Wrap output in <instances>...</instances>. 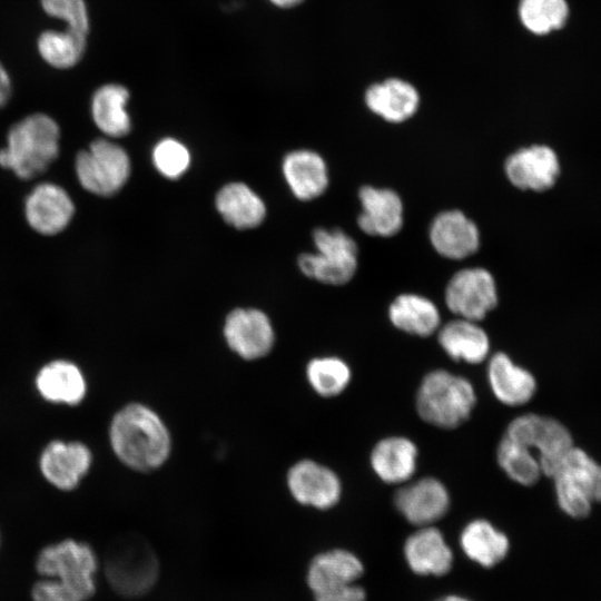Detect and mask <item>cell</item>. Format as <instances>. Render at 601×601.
Wrapping results in <instances>:
<instances>
[{
	"label": "cell",
	"mask_w": 601,
	"mask_h": 601,
	"mask_svg": "<svg viewBox=\"0 0 601 601\" xmlns=\"http://www.w3.org/2000/svg\"><path fill=\"white\" fill-rule=\"evenodd\" d=\"M107 440L112 455L126 469L152 473L169 461L173 435L164 417L150 405L130 401L110 416Z\"/></svg>",
	"instance_id": "1"
},
{
	"label": "cell",
	"mask_w": 601,
	"mask_h": 601,
	"mask_svg": "<svg viewBox=\"0 0 601 601\" xmlns=\"http://www.w3.org/2000/svg\"><path fill=\"white\" fill-rule=\"evenodd\" d=\"M97 555L87 542L67 538L43 546L36 570L43 578L31 590L33 601H88L96 591Z\"/></svg>",
	"instance_id": "2"
},
{
	"label": "cell",
	"mask_w": 601,
	"mask_h": 601,
	"mask_svg": "<svg viewBox=\"0 0 601 601\" xmlns=\"http://www.w3.org/2000/svg\"><path fill=\"white\" fill-rule=\"evenodd\" d=\"M60 129L48 115L33 114L16 122L0 149V166L29 180L42 173L59 155Z\"/></svg>",
	"instance_id": "3"
},
{
	"label": "cell",
	"mask_w": 601,
	"mask_h": 601,
	"mask_svg": "<svg viewBox=\"0 0 601 601\" xmlns=\"http://www.w3.org/2000/svg\"><path fill=\"white\" fill-rule=\"evenodd\" d=\"M476 403L473 385L445 370L427 373L416 393V411L426 423L440 428H456L472 414Z\"/></svg>",
	"instance_id": "4"
},
{
	"label": "cell",
	"mask_w": 601,
	"mask_h": 601,
	"mask_svg": "<svg viewBox=\"0 0 601 601\" xmlns=\"http://www.w3.org/2000/svg\"><path fill=\"white\" fill-rule=\"evenodd\" d=\"M105 572L115 591L124 597H139L149 591L159 573L158 559L141 536L127 535L109 550Z\"/></svg>",
	"instance_id": "5"
},
{
	"label": "cell",
	"mask_w": 601,
	"mask_h": 601,
	"mask_svg": "<svg viewBox=\"0 0 601 601\" xmlns=\"http://www.w3.org/2000/svg\"><path fill=\"white\" fill-rule=\"evenodd\" d=\"M552 479L559 506L571 518L588 516L601 502V465L579 447L568 452Z\"/></svg>",
	"instance_id": "6"
},
{
	"label": "cell",
	"mask_w": 601,
	"mask_h": 601,
	"mask_svg": "<svg viewBox=\"0 0 601 601\" xmlns=\"http://www.w3.org/2000/svg\"><path fill=\"white\" fill-rule=\"evenodd\" d=\"M363 572L364 566L355 554L334 549L311 561L307 583L315 601H365L364 589L355 583Z\"/></svg>",
	"instance_id": "7"
},
{
	"label": "cell",
	"mask_w": 601,
	"mask_h": 601,
	"mask_svg": "<svg viewBox=\"0 0 601 601\" xmlns=\"http://www.w3.org/2000/svg\"><path fill=\"white\" fill-rule=\"evenodd\" d=\"M95 464L91 446L80 439L52 437L40 449L37 470L53 490L71 493L87 480Z\"/></svg>",
	"instance_id": "8"
},
{
	"label": "cell",
	"mask_w": 601,
	"mask_h": 601,
	"mask_svg": "<svg viewBox=\"0 0 601 601\" xmlns=\"http://www.w3.org/2000/svg\"><path fill=\"white\" fill-rule=\"evenodd\" d=\"M316 253L298 257V267L309 278L328 285H344L357 269V245L341 229L316 228L313 231Z\"/></svg>",
	"instance_id": "9"
},
{
	"label": "cell",
	"mask_w": 601,
	"mask_h": 601,
	"mask_svg": "<svg viewBox=\"0 0 601 601\" xmlns=\"http://www.w3.org/2000/svg\"><path fill=\"white\" fill-rule=\"evenodd\" d=\"M504 435L524 445L539 460L542 474L552 477L568 452L574 446L569 430L559 421L523 414L512 420Z\"/></svg>",
	"instance_id": "10"
},
{
	"label": "cell",
	"mask_w": 601,
	"mask_h": 601,
	"mask_svg": "<svg viewBox=\"0 0 601 601\" xmlns=\"http://www.w3.org/2000/svg\"><path fill=\"white\" fill-rule=\"evenodd\" d=\"M75 169L80 185L97 196H112L126 184L130 160L126 150L105 138L93 140L76 157Z\"/></svg>",
	"instance_id": "11"
},
{
	"label": "cell",
	"mask_w": 601,
	"mask_h": 601,
	"mask_svg": "<svg viewBox=\"0 0 601 601\" xmlns=\"http://www.w3.org/2000/svg\"><path fill=\"white\" fill-rule=\"evenodd\" d=\"M32 386L42 402L58 407H78L89 395V380L85 370L66 356L41 363L33 374Z\"/></svg>",
	"instance_id": "12"
},
{
	"label": "cell",
	"mask_w": 601,
	"mask_h": 601,
	"mask_svg": "<svg viewBox=\"0 0 601 601\" xmlns=\"http://www.w3.org/2000/svg\"><path fill=\"white\" fill-rule=\"evenodd\" d=\"M223 335L228 349L245 362L267 357L275 347L276 334L269 317L258 308H235L224 322Z\"/></svg>",
	"instance_id": "13"
},
{
	"label": "cell",
	"mask_w": 601,
	"mask_h": 601,
	"mask_svg": "<svg viewBox=\"0 0 601 601\" xmlns=\"http://www.w3.org/2000/svg\"><path fill=\"white\" fill-rule=\"evenodd\" d=\"M285 484L295 502L316 510L334 508L342 496L338 475L312 459L295 461L286 471Z\"/></svg>",
	"instance_id": "14"
},
{
	"label": "cell",
	"mask_w": 601,
	"mask_h": 601,
	"mask_svg": "<svg viewBox=\"0 0 601 601\" xmlns=\"http://www.w3.org/2000/svg\"><path fill=\"white\" fill-rule=\"evenodd\" d=\"M445 303L461 318L482 321L497 305L496 284L492 274L481 267L457 272L446 286Z\"/></svg>",
	"instance_id": "15"
},
{
	"label": "cell",
	"mask_w": 601,
	"mask_h": 601,
	"mask_svg": "<svg viewBox=\"0 0 601 601\" xmlns=\"http://www.w3.org/2000/svg\"><path fill=\"white\" fill-rule=\"evenodd\" d=\"M504 171L514 187L542 193L555 185L561 166L550 146L536 144L511 154L505 160Z\"/></svg>",
	"instance_id": "16"
},
{
	"label": "cell",
	"mask_w": 601,
	"mask_h": 601,
	"mask_svg": "<svg viewBox=\"0 0 601 601\" xmlns=\"http://www.w3.org/2000/svg\"><path fill=\"white\" fill-rule=\"evenodd\" d=\"M394 505L412 524L432 525L445 515L450 508L446 486L435 477H422L398 489Z\"/></svg>",
	"instance_id": "17"
},
{
	"label": "cell",
	"mask_w": 601,
	"mask_h": 601,
	"mask_svg": "<svg viewBox=\"0 0 601 601\" xmlns=\"http://www.w3.org/2000/svg\"><path fill=\"white\" fill-rule=\"evenodd\" d=\"M75 205L69 194L53 183L33 187L24 201V215L29 226L45 236L61 233L71 221Z\"/></svg>",
	"instance_id": "18"
},
{
	"label": "cell",
	"mask_w": 601,
	"mask_h": 601,
	"mask_svg": "<svg viewBox=\"0 0 601 601\" xmlns=\"http://www.w3.org/2000/svg\"><path fill=\"white\" fill-rule=\"evenodd\" d=\"M362 211L358 227L367 235L391 237L403 225V204L400 196L388 188L363 186L358 191Z\"/></svg>",
	"instance_id": "19"
},
{
	"label": "cell",
	"mask_w": 601,
	"mask_h": 601,
	"mask_svg": "<svg viewBox=\"0 0 601 601\" xmlns=\"http://www.w3.org/2000/svg\"><path fill=\"white\" fill-rule=\"evenodd\" d=\"M430 239L434 249L443 257L463 259L474 254L480 246V233L464 213L446 210L431 224Z\"/></svg>",
	"instance_id": "20"
},
{
	"label": "cell",
	"mask_w": 601,
	"mask_h": 601,
	"mask_svg": "<svg viewBox=\"0 0 601 601\" xmlns=\"http://www.w3.org/2000/svg\"><path fill=\"white\" fill-rule=\"evenodd\" d=\"M405 560L421 575H444L453 564V553L442 532L432 525L421 526L404 544Z\"/></svg>",
	"instance_id": "21"
},
{
	"label": "cell",
	"mask_w": 601,
	"mask_h": 601,
	"mask_svg": "<svg viewBox=\"0 0 601 601\" xmlns=\"http://www.w3.org/2000/svg\"><path fill=\"white\" fill-rule=\"evenodd\" d=\"M486 375L494 396L505 405H523L535 394L534 376L528 370L513 363L504 353L499 352L490 357Z\"/></svg>",
	"instance_id": "22"
},
{
	"label": "cell",
	"mask_w": 601,
	"mask_h": 601,
	"mask_svg": "<svg viewBox=\"0 0 601 601\" xmlns=\"http://www.w3.org/2000/svg\"><path fill=\"white\" fill-rule=\"evenodd\" d=\"M417 455V447L410 439L388 436L374 445L370 463L374 473L383 482L405 483L415 473Z\"/></svg>",
	"instance_id": "23"
},
{
	"label": "cell",
	"mask_w": 601,
	"mask_h": 601,
	"mask_svg": "<svg viewBox=\"0 0 601 601\" xmlns=\"http://www.w3.org/2000/svg\"><path fill=\"white\" fill-rule=\"evenodd\" d=\"M439 343L454 361L480 364L490 352V338L477 322L459 317L446 323L439 332Z\"/></svg>",
	"instance_id": "24"
},
{
	"label": "cell",
	"mask_w": 601,
	"mask_h": 601,
	"mask_svg": "<svg viewBox=\"0 0 601 601\" xmlns=\"http://www.w3.org/2000/svg\"><path fill=\"white\" fill-rule=\"evenodd\" d=\"M283 173L290 190L300 200L321 196L328 186L326 164L315 151L289 152L284 159Z\"/></svg>",
	"instance_id": "25"
},
{
	"label": "cell",
	"mask_w": 601,
	"mask_h": 601,
	"mask_svg": "<svg viewBox=\"0 0 601 601\" xmlns=\"http://www.w3.org/2000/svg\"><path fill=\"white\" fill-rule=\"evenodd\" d=\"M365 101L383 119L402 122L416 112L420 97L411 83L393 78L371 86L365 93Z\"/></svg>",
	"instance_id": "26"
},
{
	"label": "cell",
	"mask_w": 601,
	"mask_h": 601,
	"mask_svg": "<svg viewBox=\"0 0 601 601\" xmlns=\"http://www.w3.org/2000/svg\"><path fill=\"white\" fill-rule=\"evenodd\" d=\"M216 207L225 221L238 229L258 226L266 215L264 201L243 183L225 185L216 196Z\"/></svg>",
	"instance_id": "27"
},
{
	"label": "cell",
	"mask_w": 601,
	"mask_h": 601,
	"mask_svg": "<svg viewBox=\"0 0 601 601\" xmlns=\"http://www.w3.org/2000/svg\"><path fill=\"white\" fill-rule=\"evenodd\" d=\"M391 323L407 334L426 337L435 333L441 316L435 304L416 294H401L390 305Z\"/></svg>",
	"instance_id": "28"
},
{
	"label": "cell",
	"mask_w": 601,
	"mask_h": 601,
	"mask_svg": "<svg viewBox=\"0 0 601 601\" xmlns=\"http://www.w3.org/2000/svg\"><path fill=\"white\" fill-rule=\"evenodd\" d=\"M460 544L469 559L484 568L501 562L510 548L508 536L483 519L473 520L465 525L460 535Z\"/></svg>",
	"instance_id": "29"
},
{
	"label": "cell",
	"mask_w": 601,
	"mask_h": 601,
	"mask_svg": "<svg viewBox=\"0 0 601 601\" xmlns=\"http://www.w3.org/2000/svg\"><path fill=\"white\" fill-rule=\"evenodd\" d=\"M128 99L127 88L118 83H107L95 91L91 115L100 131L112 138L124 137L130 131L131 121L126 110Z\"/></svg>",
	"instance_id": "30"
},
{
	"label": "cell",
	"mask_w": 601,
	"mask_h": 601,
	"mask_svg": "<svg viewBox=\"0 0 601 601\" xmlns=\"http://www.w3.org/2000/svg\"><path fill=\"white\" fill-rule=\"evenodd\" d=\"M305 376L311 388L325 398L343 393L352 378L348 364L337 356H317L305 366Z\"/></svg>",
	"instance_id": "31"
},
{
	"label": "cell",
	"mask_w": 601,
	"mask_h": 601,
	"mask_svg": "<svg viewBox=\"0 0 601 601\" xmlns=\"http://www.w3.org/2000/svg\"><path fill=\"white\" fill-rule=\"evenodd\" d=\"M497 463L514 482L530 486L542 475L538 457L524 445L503 435L496 451Z\"/></svg>",
	"instance_id": "32"
},
{
	"label": "cell",
	"mask_w": 601,
	"mask_h": 601,
	"mask_svg": "<svg viewBox=\"0 0 601 601\" xmlns=\"http://www.w3.org/2000/svg\"><path fill=\"white\" fill-rule=\"evenodd\" d=\"M86 43L87 37L69 29L65 31L47 30L38 39V50L49 65L66 69L79 62L85 52Z\"/></svg>",
	"instance_id": "33"
},
{
	"label": "cell",
	"mask_w": 601,
	"mask_h": 601,
	"mask_svg": "<svg viewBox=\"0 0 601 601\" xmlns=\"http://www.w3.org/2000/svg\"><path fill=\"white\" fill-rule=\"evenodd\" d=\"M519 16L528 30L545 35L564 26L569 7L565 0H520Z\"/></svg>",
	"instance_id": "34"
},
{
	"label": "cell",
	"mask_w": 601,
	"mask_h": 601,
	"mask_svg": "<svg viewBox=\"0 0 601 601\" xmlns=\"http://www.w3.org/2000/svg\"><path fill=\"white\" fill-rule=\"evenodd\" d=\"M152 161L162 176L175 179L187 170L190 156L181 142L173 138H165L155 146Z\"/></svg>",
	"instance_id": "35"
},
{
	"label": "cell",
	"mask_w": 601,
	"mask_h": 601,
	"mask_svg": "<svg viewBox=\"0 0 601 601\" xmlns=\"http://www.w3.org/2000/svg\"><path fill=\"white\" fill-rule=\"evenodd\" d=\"M41 6L49 16L63 20L67 29L88 36L89 17L83 0H41Z\"/></svg>",
	"instance_id": "36"
},
{
	"label": "cell",
	"mask_w": 601,
	"mask_h": 601,
	"mask_svg": "<svg viewBox=\"0 0 601 601\" xmlns=\"http://www.w3.org/2000/svg\"><path fill=\"white\" fill-rule=\"evenodd\" d=\"M11 93V83L10 78L0 63V108L3 107L10 98Z\"/></svg>",
	"instance_id": "37"
},
{
	"label": "cell",
	"mask_w": 601,
	"mask_h": 601,
	"mask_svg": "<svg viewBox=\"0 0 601 601\" xmlns=\"http://www.w3.org/2000/svg\"><path fill=\"white\" fill-rule=\"evenodd\" d=\"M273 4L280 7V8H290L298 3H300L303 0H269Z\"/></svg>",
	"instance_id": "38"
},
{
	"label": "cell",
	"mask_w": 601,
	"mask_h": 601,
	"mask_svg": "<svg viewBox=\"0 0 601 601\" xmlns=\"http://www.w3.org/2000/svg\"><path fill=\"white\" fill-rule=\"evenodd\" d=\"M436 601H471V600H469L466 598H463V597H460V595L452 594V595L442 597Z\"/></svg>",
	"instance_id": "39"
}]
</instances>
